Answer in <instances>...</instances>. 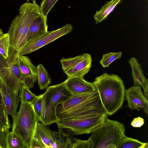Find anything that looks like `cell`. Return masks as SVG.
<instances>
[{
  "label": "cell",
  "mask_w": 148,
  "mask_h": 148,
  "mask_svg": "<svg viewBox=\"0 0 148 148\" xmlns=\"http://www.w3.org/2000/svg\"><path fill=\"white\" fill-rule=\"evenodd\" d=\"M106 113L98 93L57 115L59 120H68L90 117Z\"/></svg>",
  "instance_id": "obj_7"
},
{
  "label": "cell",
  "mask_w": 148,
  "mask_h": 148,
  "mask_svg": "<svg viewBox=\"0 0 148 148\" xmlns=\"http://www.w3.org/2000/svg\"><path fill=\"white\" fill-rule=\"evenodd\" d=\"M46 126L38 122L34 135L42 142L45 148H51L52 144L57 141L58 132L52 130Z\"/></svg>",
  "instance_id": "obj_15"
},
{
  "label": "cell",
  "mask_w": 148,
  "mask_h": 148,
  "mask_svg": "<svg viewBox=\"0 0 148 148\" xmlns=\"http://www.w3.org/2000/svg\"><path fill=\"white\" fill-rule=\"evenodd\" d=\"M0 123L10 129V123L4 104L1 94L0 91Z\"/></svg>",
  "instance_id": "obj_26"
},
{
  "label": "cell",
  "mask_w": 148,
  "mask_h": 148,
  "mask_svg": "<svg viewBox=\"0 0 148 148\" xmlns=\"http://www.w3.org/2000/svg\"><path fill=\"white\" fill-rule=\"evenodd\" d=\"M48 27L47 20L41 14L34 20L30 27L27 36V42L47 32Z\"/></svg>",
  "instance_id": "obj_16"
},
{
  "label": "cell",
  "mask_w": 148,
  "mask_h": 148,
  "mask_svg": "<svg viewBox=\"0 0 148 148\" xmlns=\"http://www.w3.org/2000/svg\"><path fill=\"white\" fill-rule=\"evenodd\" d=\"M27 1V2H29V1L30 0H26ZM33 1H36V0H32Z\"/></svg>",
  "instance_id": "obj_36"
},
{
  "label": "cell",
  "mask_w": 148,
  "mask_h": 148,
  "mask_svg": "<svg viewBox=\"0 0 148 148\" xmlns=\"http://www.w3.org/2000/svg\"><path fill=\"white\" fill-rule=\"evenodd\" d=\"M92 59L91 55L85 53L84 58L73 67L64 72L67 78H84V76L90 71Z\"/></svg>",
  "instance_id": "obj_14"
},
{
  "label": "cell",
  "mask_w": 148,
  "mask_h": 148,
  "mask_svg": "<svg viewBox=\"0 0 148 148\" xmlns=\"http://www.w3.org/2000/svg\"><path fill=\"white\" fill-rule=\"evenodd\" d=\"M38 121L32 104L21 102L19 111L12 120V131L20 137L27 148H30Z\"/></svg>",
  "instance_id": "obj_5"
},
{
  "label": "cell",
  "mask_w": 148,
  "mask_h": 148,
  "mask_svg": "<svg viewBox=\"0 0 148 148\" xmlns=\"http://www.w3.org/2000/svg\"><path fill=\"white\" fill-rule=\"evenodd\" d=\"M0 77L10 89L18 95L22 83L18 58L9 65L0 54Z\"/></svg>",
  "instance_id": "obj_9"
},
{
  "label": "cell",
  "mask_w": 148,
  "mask_h": 148,
  "mask_svg": "<svg viewBox=\"0 0 148 148\" xmlns=\"http://www.w3.org/2000/svg\"><path fill=\"white\" fill-rule=\"evenodd\" d=\"M144 123V120L143 118L138 117L134 119L131 122V124L134 127H140L142 126Z\"/></svg>",
  "instance_id": "obj_34"
},
{
  "label": "cell",
  "mask_w": 148,
  "mask_h": 148,
  "mask_svg": "<svg viewBox=\"0 0 148 148\" xmlns=\"http://www.w3.org/2000/svg\"><path fill=\"white\" fill-rule=\"evenodd\" d=\"M93 83L101 103L108 115L112 116L121 108L125 99V89L120 77L104 73L95 78Z\"/></svg>",
  "instance_id": "obj_2"
},
{
  "label": "cell",
  "mask_w": 148,
  "mask_h": 148,
  "mask_svg": "<svg viewBox=\"0 0 148 148\" xmlns=\"http://www.w3.org/2000/svg\"><path fill=\"white\" fill-rule=\"evenodd\" d=\"M72 95L66 87L64 82L48 87L42 95L41 123L46 125L56 123L59 120L56 114L57 107Z\"/></svg>",
  "instance_id": "obj_4"
},
{
  "label": "cell",
  "mask_w": 148,
  "mask_h": 148,
  "mask_svg": "<svg viewBox=\"0 0 148 148\" xmlns=\"http://www.w3.org/2000/svg\"><path fill=\"white\" fill-rule=\"evenodd\" d=\"M19 14L13 20L8 33L10 46L7 63L10 64L18 58V54L27 43V38L30 27L34 20L41 14L40 6L36 1L33 3L26 2L19 9Z\"/></svg>",
  "instance_id": "obj_1"
},
{
  "label": "cell",
  "mask_w": 148,
  "mask_h": 148,
  "mask_svg": "<svg viewBox=\"0 0 148 148\" xmlns=\"http://www.w3.org/2000/svg\"><path fill=\"white\" fill-rule=\"evenodd\" d=\"M124 125L108 118L91 132L92 148H117L126 136Z\"/></svg>",
  "instance_id": "obj_3"
},
{
  "label": "cell",
  "mask_w": 148,
  "mask_h": 148,
  "mask_svg": "<svg viewBox=\"0 0 148 148\" xmlns=\"http://www.w3.org/2000/svg\"><path fill=\"white\" fill-rule=\"evenodd\" d=\"M125 98L132 110H142L147 115L148 113V101L143 94L140 86H135L125 89Z\"/></svg>",
  "instance_id": "obj_10"
},
{
  "label": "cell",
  "mask_w": 148,
  "mask_h": 148,
  "mask_svg": "<svg viewBox=\"0 0 148 148\" xmlns=\"http://www.w3.org/2000/svg\"><path fill=\"white\" fill-rule=\"evenodd\" d=\"M85 55V53L73 58H63L61 59L60 61L63 72H64L74 67L84 58Z\"/></svg>",
  "instance_id": "obj_23"
},
{
  "label": "cell",
  "mask_w": 148,
  "mask_h": 148,
  "mask_svg": "<svg viewBox=\"0 0 148 148\" xmlns=\"http://www.w3.org/2000/svg\"><path fill=\"white\" fill-rule=\"evenodd\" d=\"M19 66L22 75V83L29 78L37 77V68L32 63L30 59L24 55L18 58Z\"/></svg>",
  "instance_id": "obj_18"
},
{
  "label": "cell",
  "mask_w": 148,
  "mask_h": 148,
  "mask_svg": "<svg viewBox=\"0 0 148 148\" xmlns=\"http://www.w3.org/2000/svg\"><path fill=\"white\" fill-rule=\"evenodd\" d=\"M37 80L41 90L47 88L50 84L51 79L48 72L42 64H38L37 67Z\"/></svg>",
  "instance_id": "obj_20"
},
{
  "label": "cell",
  "mask_w": 148,
  "mask_h": 148,
  "mask_svg": "<svg viewBox=\"0 0 148 148\" xmlns=\"http://www.w3.org/2000/svg\"><path fill=\"white\" fill-rule=\"evenodd\" d=\"M107 113L82 119L68 120H59L56 123L58 130L67 136L91 133L108 118Z\"/></svg>",
  "instance_id": "obj_6"
},
{
  "label": "cell",
  "mask_w": 148,
  "mask_h": 148,
  "mask_svg": "<svg viewBox=\"0 0 148 148\" xmlns=\"http://www.w3.org/2000/svg\"><path fill=\"white\" fill-rule=\"evenodd\" d=\"M19 92L21 102L32 104L38 96L31 91L29 89L23 84L21 85Z\"/></svg>",
  "instance_id": "obj_22"
},
{
  "label": "cell",
  "mask_w": 148,
  "mask_h": 148,
  "mask_svg": "<svg viewBox=\"0 0 148 148\" xmlns=\"http://www.w3.org/2000/svg\"><path fill=\"white\" fill-rule=\"evenodd\" d=\"M3 34L2 30L0 28V36Z\"/></svg>",
  "instance_id": "obj_35"
},
{
  "label": "cell",
  "mask_w": 148,
  "mask_h": 148,
  "mask_svg": "<svg viewBox=\"0 0 148 148\" xmlns=\"http://www.w3.org/2000/svg\"><path fill=\"white\" fill-rule=\"evenodd\" d=\"M45 148L42 142L34 135L30 148Z\"/></svg>",
  "instance_id": "obj_33"
},
{
  "label": "cell",
  "mask_w": 148,
  "mask_h": 148,
  "mask_svg": "<svg viewBox=\"0 0 148 148\" xmlns=\"http://www.w3.org/2000/svg\"><path fill=\"white\" fill-rule=\"evenodd\" d=\"M128 62L130 65L132 70L134 85L140 86L144 91V95L148 99V80L144 76L140 65L136 58H131Z\"/></svg>",
  "instance_id": "obj_13"
},
{
  "label": "cell",
  "mask_w": 148,
  "mask_h": 148,
  "mask_svg": "<svg viewBox=\"0 0 148 148\" xmlns=\"http://www.w3.org/2000/svg\"><path fill=\"white\" fill-rule=\"evenodd\" d=\"M64 82L66 88L72 95L92 93L96 90L93 83L87 81L84 78H67Z\"/></svg>",
  "instance_id": "obj_12"
},
{
  "label": "cell",
  "mask_w": 148,
  "mask_h": 148,
  "mask_svg": "<svg viewBox=\"0 0 148 148\" xmlns=\"http://www.w3.org/2000/svg\"><path fill=\"white\" fill-rule=\"evenodd\" d=\"M57 142L58 148H70V136L65 135L59 130L58 132Z\"/></svg>",
  "instance_id": "obj_31"
},
{
  "label": "cell",
  "mask_w": 148,
  "mask_h": 148,
  "mask_svg": "<svg viewBox=\"0 0 148 148\" xmlns=\"http://www.w3.org/2000/svg\"><path fill=\"white\" fill-rule=\"evenodd\" d=\"M122 2V0H111L107 1L99 11H96L94 16L96 24L106 20L108 15L113 11L117 5Z\"/></svg>",
  "instance_id": "obj_19"
},
{
  "label": "cell",
  "mask_w": 148,
  "mask_h": 148,
  "mask_svg": "<svg viewBox=\"0 0 148 148\" xmlns=\"http://www.w3.org/2000/svg\"><path fill=\"white\" fill-rule=\"evenodd\" d=\"M70 148H92V143L89 138L87 140H81L70 136Z\"/></svg>",
  "instance_id": "obj_29"
},
{
  "label": "cell",
  "mask_w": 148,
  "mask_h": 148,
  "mask_svg": "<svg viewBox=\"0 0 148 148\" xmlns=\"http://www.w3.org/2000/svg\"><path fill=\"white\" fill-rule=\"evenodd\" d=\"M148 143H143L138 140L126 136L117 148H148Z\"/></svg>",
  "instance_id": "obj_21"
},
{
  "label": "cell",
  "mask_w": 148,
  "mask_h": 148,
  "mask_svg": "<svg viewBox=\"0 0 148 148\" xmlns=\"http://www.w3.org/2000/svg\"><path fill=\"white\" fill-rule=\"evenodd\" d=\"M0 91L3 98L7 112L15 119L20 99L18 95L14 93L6 85L0 77Z\"/></svg>",
  "instance_id": "obj_11"
},
{
  "label": "cell",
  "mask_w": 148,
  "mask_h": 148,
  "mask_svg": "<svg viewBox=\"0 0 148 148\" xmlns=\"http://www.w3.org/2000/svg\"><path fill=\"white\" fill-rule=\"evenodd\" d=\"M58 0H42L40 7V13L43 17L47 20L48 14Z\"/></svg>",
  "instance_id": "obj_28"
},
{
  "label": "cell",
  "mask_w": 148,
  "mask_h": 148,
  "mask_svg": "<svg viewBox=\"0 0 148 148\" xmlns=\"http://www.w3.org/2000/svg\"><path fill=\"white\" fill-rule=\"evenodd\" d=\"M9 130L0 123V148H8Z\"/></svg>",
  "instance_id": "obj_30"
},
{
  "label": "cell",
  "mask_w": 148,
  "mask_h": 148,
  "mask_svg": "<svg viewBox=\"0 0 148 148\" xmlns=\"http://www.w3.org/2000/svg\"><path fill=\"white\" fill-rule=\"evenodd\" d=\"M98 92L97 90L92 93H83L72 95L66 101L61 104L56 109L57 115L77 105L84 101L96 95Z\"/></svg>",
  "instance_id": "obj_17"
},
{
  "label": "cell",
  "mask_w": 148,
  "mask_h": 148,
  "mask_svg": "<svg viewBox=\"0 0 148 148\" xmlns=\"http://www.w3.org/2000/svg\"><path fill=\"white\" fill-rule=\"evenodd\" d=\"M8 142V148H27L20 137L13 132H10Z\"/></svg>",
  "instance_id": "obj_25"
},
{
  "label": "cell",
  "mask_w": 148,
  "mask_h": 148,
  "mask_svg": "<svg viewBox=\"0 0 148 148\" xmlns=\"http://www.w3.org/2000/svg\"><path fill=\"white\" fill-rule=\"evenodd\" d=\"M122 53L111 52L104 54L99 61L100 63L104 68L109 67L110 64L115 60L121 58Z\"/></svg>",
  "instance_id": "obj_27"
},
{
  "label": "cell",
  "mask_w": 148,
  "mask_h": 148,
  "mask_svg": "<svg viewBox=\"0 0 148 148\" xmlns=\"http://www.w3.org/2000/svg\"><path fill=\"white\" fill-rule=\"evenodd\" d=\"M10 46L9 34L8 33H3L0 36V54L5 60L8 57Z\"/></svg>",
  "instance_id": "obj_24"
},
{
  "label": "cell",
  "mask_w": 148,
  "mask_h": 148,
  "mask_svg": "<svg viewBox=\"0 0 148 148\" xmlns=\"http://www.w3.org/2000/svg\"><path fill=\"white\" fill-rule=\"evenodd\" d=\"M42 94L38 96L32 103L33 107L39 121H40L42 109Z\"/></svg>",
  "instance_id": "obj_32"
},
{
  "label": "cell",
  "mask_w": 148,
  "mask_h": 148,
  "mask_svg": "<svg viewBox=\"0 0 148 148\" xmlns=\"http://www.w3.org/2000/svg\"><path fill=\"white\" fill-rule=\"evenodd\" d=\"M73 29L72 25L69 23L56 30L48 31L38 37L27 42L18 53V58L38 50L69 33Z\"/></svg>",
  "instance_id": "obj_8"
}]
</instances>
